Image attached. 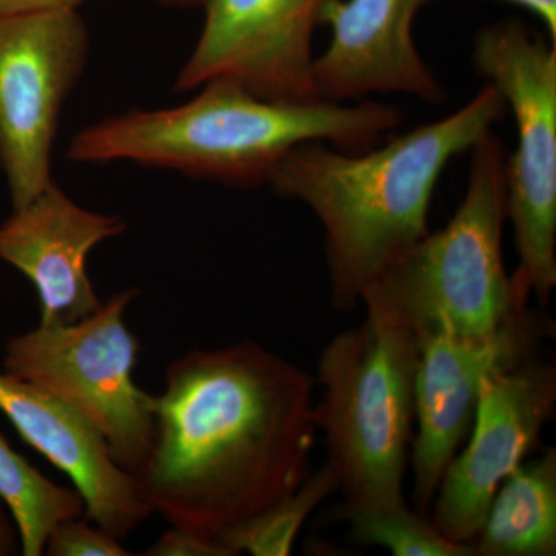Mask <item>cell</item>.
<instances>
[{
    "mask_svg": "<svg viewBox=\"0 0 556 556\" xmlns=\"http://www.w3.org/2000/svg\"><path fill=\"white\" fill-rule=\"evenodd\" d=\"M313 390L308 372L252 340L175 358L135 475L153 514L219 540L299 489L313 473Z\"/></svg>",
    "mask_w": 556,
    "mask_h": 556,
    "instance_id": "obj_1",
    "label": "cell"
},
{
    "mask_svg": "<svg viewBox=\"0 0 556 556\" xmlns=\"http://www.w3.org/2000/svg\"><path fill=\"white\" fill-rule=\"evenodd\" d=\"M507 113L489 84L445 118L348 152L305 142L270 174L277 195L308 206L325 232L331 305L351 311L402 254L428 233V212L442 172Z\"/></svg>",
    "mask_w": 556,
    "mask_h": 556,
    "instance_id": "obj_2",
    "label": "cell"
},
{
    "mask_svg": "<svg viewBox=\"0 0 556 556\" xmlns=\"http://www.w3.org/2000/svg\"><path fill=\"white\" fill-rule=\"evenodd\" d=\"M177 108L130 110L80 130L75 163L131 161L236 188L268 185L291 150L321 141L348 152L375 148L404 121L375 101H270L232 79H212Z\"/></svg>",
    "mask_w": 556,
    "mask_h": 556,
    "instance_id": "obj_3",
    "label": "cell"
},
{
    "mask_svg": "<svg viewBox=\"0 0 556 556\" xmlns=\"http://www.w3.org/2000/svg\"><path fill=\"white\" fill-rule=\"evenodd\" d=\"M506 159L504 142L486 131L470 149L466 195L453 217L388 266L362 298L365 306L382 309L420 343L489 338L529 302V288L504 266Z\"/></svg>",
    "mask_w": 556,
    "mask_h": 556,
    "instance_id": "obj_4",
    "label": "cell"
},
{
    "mask_svg": "<svg viewBox=\"0 0 556 556\" xmlns=\"http://www.w3.org/2000/svg\"><path fill=\"white\" fill-rule=\"evenodd\" d=\"M365 308L358 327L321 351L314 424L327 442L343 503L396 506L405 503L420 343L382 309Z\"/></svg>",
    "mask_w": 556,
    "mask_h": 556,
    "instance_id": "obj_5",
    "label": "cell"
},
{
    "mask_svg": "<svg viewBox=\"0 0 556 556\" xmlns=\"http://www.w3.org/2000/svg\"><path fill=\"white\" fill-rule=\"evenodd\" d=\"M137 289L116 292L75 324L39 325L5 343L3 371L75 409L137 475L155 437L153 396L135 383L138 339L124 316Z\"/></svg>",
    "mask_w": 556,
    "mask_h": 556,
    "instance_id": "obj_6",
    "label": "cell"
},
{
    "mask_svg": "<svg viewBox=\"0 0 556 556\" xmlns=\"http://www.w3.org/2000/svg\"><path fill=\"white\" fill-rule=\"evenodd\" d=\"M473 62L514 112L517 149L506 159L514 274L546 305L556 287V43L504 20L477 33Z\"/></svg>",
    "mask_w": 556,
    "mask_h": 556,
    "instance_id": "obj_7",
    "label": "cell"
},
{
    "mask_svg": "<svg viewBox=\"0 0 556 556\" xmlns=\"http://www.w3.org/2000/svg\"><path fill=\"white\" fill-rule=\"evenodd\" d=\"M89 53L78 11L0 16V167L13 208L51 182L62 105Z\"/></svg>",
    "mask_w": 556,
    "mask_h": 556,
    "instance_id": "obj_8",
    "label": "cell"
},
{
    "mask_svg": "<svg viewBox=\"0 0 556 556\" xmlns=\"http://www.w3.org/2000/svg\"><path fill=\"white\" fill-rule=\"evenodd\" d=\"M527 303L489 338L420 340L412 442L413 500L420 514L430 508L445 468L470 433L484 380L538 353L555 334L554 321Z\"/></svg>",
    "mask_w": 556,
    "mask_h": 556,
    "instance_id": "obj_9",
    "label": "cell"
},
{
    "mask_svg": "<svg viewBox=\"0 0 556 556\" xmlns=\"http://www.w3.org/2000/svg\"><path fill=\"white\" fill-rule=\"evenodd\" d=\"M555 409L556 368L538 353L484 380L467 445L450 460L431 503L442 535L473 546L496 490L536 447Z\"/></svg>",
    "mask_w": 556,
    "mask_h": 556,
    "instance_id": "obj_10",
    "label": "cell"
},
{
    "mask_svg": "<svg viewBox=\"0 0 556 556\" xmlns=\"http://www.w3.org/2000/svg\"><path fill=\"white\" fill-rule=\"evenodd\" d=\"M328 0H204L203 30L175 89L232 79L270 101L317 100L314 35Z\"/></svg>",
    "mask_w": 556,
    "mask_h": 556,
    "instance_id": "obj_11",
    "label": "cell"
},
{
    "mask_svg": "<svg viewBox=\"0 0 556 556\" xmlns=\"http://www.w3.org/2000/svg\"><path fill=\"white\" fill-rule=\"evenodd\" d=\"M431 0H328L321 25L331 40L314 60L317 98L364 101L371 94H407L442 104L447 91L417 50V11Z\"/></svg>",
    "mask_w": 556,
    "mask_h": 556,
    "instance_id": "obj_12",
    "label": "cell"
},
{
    "mask_svg": "<svg viewBox=\"0 0 556 556\" xmlns=\"http://www.w3.org/2000/svg\"><path fill=\"white\" fill-rule=\"evenodd\" d=\"M126 229L118 215L79 206L53 181L0 223V262L31 281L39 325L75 324L102 303L87 270L91 251Z\"/></svg>",
    "mask_w": 556,
    "mask_h": 556,
    "instance_id": "obj_13",
    "label": "cell"
},
{
    "mask_svg": "<svg viewBox=\"0 0 556 556\" xmlns=\"http://www.w3.org/2000/svg\"><path fill=\"white\" fill-rule=\"evenodd\" d=\"M0 412L31 448L70 478L89 521L126 540L153 515L135 475L116 463L100 431L75 409L0 371Z\"/></svg>",
    "mask_w": 556,
    "mask_h": 556,
    "instance_id": "obj_14",
    "label": "cell"
},
{
    "mask_svg": "<svg viewBox=\"0 0 556 556\" xmlns=\"http://www.w3.org/2000/svg\"><path fill=\"white\" fill-rule=\"evenodd\" d=\"M475 556L556 555V450L521 464L496 490Z\"/></svg>",
    "mask_w": 556,
    "mask_h": 556,
    "instance_id": "obj_15",
    "label": "cell"
},
{
    "mask_svg": "<svg viewBox=\"0 0 556 556\" xmlns=\"http://www.w3.org/2000/svg\"><path fill=\"white\" fill-rule=\"evenodd\" d=\"M0 500L11 511L21 536V555H43L47 536L62 519L84 517L86 506L75 489L51 481L11 447L0 431Z\"/></svg>",
    "mask_w": 556,
    "mask_h": 556,
    "instance_id": "obj_16",
    "label": "cell"
},
{
    "mask_svg": "<svg viewBox=\"0 0 556 556\" xmlns=\"http://www.w3.org/2000/svg\"><path fill=\"white\" fill-rule=\"evenodd\" d=\"M334 468L325 463L283 500L219 536L233 555L288 556L309 515L338 492Z\"/></svg>",
    "mask_w": 556,
    "mask_h": 556,
    "instance_id": "obj_17",
    "label": "cell"
},
{
    "mask_svg": "<svg viewBox=\"0 0 556 556\" xmlns=\"http://www.w3.org/2000/svg\"><path fill=\"white\" fill-rule=\"evenodd\" d=\"M332 517L346 522L358 543L387 548L394 556H475L471 544L447 540L426 514L412 510L407 503L396 506L343 503L332 510Z\"/></svg>",
    "mask_w": 556,
    "mask_h": 556,
    "instance_id": "obj_18",
    "label": "cell"
},
{
    "mask_svg": "<svg viewBox=\"0 0 556 556\" xmlns=\"http://www.w3.org/2000/svg\"><path fill=\"white\" fill-rule=\"evenodd\" d=\"M43 555L49 556H130L119 538L83 517L62 519L47 536Z\"/></svg>",
    "mask_w": 556,
    "mask_h": 556,
    "instance_id": "obj_19",
    "label": "cell"
},
{
    "mask_svg": "<svg viewBox=\"0 0 556 556\" xmlns=\"http://www.w3.org/2000/svg\"><path fill=\"white\" fill-rule=\"evenodd\" d=\"M142 555L148 556H236L222 541L172 527Z\"/></svg>",
    "mask_w": 556,
    "mask_h": 556,
    "instance_id": "obj_20",
    "label": "cell"
},
{
    "mask_svg": "<svg viewBox=\"0 0 556 556\" xmlns=\"http://www.w3.org/2000/svg\"><path fill=\"white\" fill-rule=\"evenodd\" d=\"M87 0H0V16L13 14L49 13V11H78Z\"/></svg>",
    "mask_w": 556,
    "mask_h": 556,
    "instance_id": "obj_21",
    "label": "cell"
},
{
    "mask_svg": "<svg viewBox=\"0 0 556 556\" xmlns=\"http://www.w3.org/2000/svg\"><path fill=\"white\" fill-rule=\"evenodd\" d=\"M500 2L511 3L535 14L546 27L547 38L556 43V0H500Z\"/></svg>",
    "mask_w": 556,
    "mask_h": 556,
    "instance_id": "obj_22",
    "label": "cell"
},
{
    "mask_svg": "<svg viewBox=\"0 0 556 556\" xmlns=\"http://www.w3.org/2000/svg\"><path fill=\"white\" fill-rule=\"evenodd\" d=\"M21 555V536L9 507L0 500V556Z\"/></svg>",
    "mask_w": 556,
    "mask_h": 556,
    "instance_id": "obj_23",
    "label": "cell"
},
{
    "mask_svg": "<svg viewBox=\"0 0 556 556\" xmlns=\"http://www.w3.org/2000/svg\"><path fill=\"white\" fill-rule=\"evenodd\" d=\"M163 5L170 7H186V9H192V7H203L204 0H159Z\"/></svg>",
    "mask_w": 556,
    "mask_h": 556,
    "instance_id": "obj_24",
    "label": "cell"
}]
</instances>
